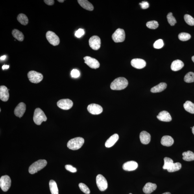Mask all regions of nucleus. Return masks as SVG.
<instances>
[{
    "label": "nucleus",
    "mask_w": 194,
    "mask_h": 194,
    "mask_svg": "<svg viewBox=\"0 0 194 194\" xmlns=\"http://www.w3.org/2000/svg\"><path fill=\"white\" fill-rule=\"evenodd\" d=\"M128 84V80L126 78L120 77L113 80L111 84L110 88L112 90H121L125 89Z\"/></svg>",
    "instance_id": "f257e3e1"
},
{
    "label": "nucleus",
    "mask_w": 194,
    "mask_h": 194,
    "mask_svg": "<svg viewBox=\"0 0 194 194\" xmlns=\"http://www.w3.org/2000/svg\"><path fill=\"white\" fill-rule=\"evenodd\" d=\"M84 139L82 137H76V138L70 139L68 142L67 147L72 150H77L82 147L84 145Z\"/></svg>",
    "instance_id": "f03ea898"
},
{
    "label": "nucleus",
    "mask_w": 194,
    "mask_h": 194,
    "mask_svg": "<svg viewBox=\"0 0 194 194\" xmlns=\"http://www.w3.org/2000/svg\"><path fill=\"white\" fill-rule=\"evenodd\" d=\"M47 164V161L45 160H39L32 163L29 168V171L30 174L36 173L44 168Z\"/></svg>",
    "instance_id": "7ed1b4c3"
},
{
    "label": "nucleus",
    "mask_w": 194,
    "mask_h": 194,
    "mask_svg": "<svg viewBox=\"0 0 194 194\" xmlns=\"http://www.w3.org/2000/svg\"><path fill=\"white\" fill-rule=\"evenodd\" d=\"M47 118L44 112L40 108H37L35 110L33 117L34 123L38 125H40L43 122L47 121Z\"/></svg>",
    "instance_id": "20e7f679"
},
{
    "label": "nucleus",
    "mask_w": 194,
    "mask_h": 194,
    "mask_svg": "<svg viewBox=\"0 0 194 194\" xmlns=\"http://www.w3.org/2000/svg\"><path fill=\"white\" fill-rule=\"evenodd\" d=\"M28 78L32 83L38 84L42 81L43 76L42 74L34 71H31L27 74Z\"/></svg>",
    "instance_id": "39448f33"
},
{
    "label": "nucleus",
    "mask_w": 194,
    "mask_h": 194,
    "mask_svg": "<svg viewBox=\"0 0 194 194\" xmlns=\"http://www.w3.org/2000/svg\"><path fill=\"white\" fill-rule=\"evenodd\" d=\"M126 37L125 32L122 29H118L113 33L112 38L115 43L122 42L125 41Z\"/></svg>",
    "instance_id": "423d86ee"
},
{
    "label": "nucleus",
    "mask_w": 194,
    "mask_h": 194,
    "mask_svg": "<svg viewBox=\"0 0 194 194\" xmlns=\"http://www.w3.org/2000/svg\"><path fill=\"white\" fill-rule=\"evenodd\" d=\"M11 184V180L7 175L2 176L0 179V187L2 190L6 192L10 189Z\"/></svg>",
    "instance_id": "0eeeda50"
},
{
    "label": "nucleus",
    "mask_w": 194,
    "mask_h": 194,
    "mask_svg": "<svg viewBox=\"0 0 194 194\" xmlns=\"http://www.w3.org/2000/svg\"><path fill=\"white\" fill-rule=\"evenodd\" d=\"M96 182L98 188L100 191H104L108 188L107 181L105 178L101 174H99L97 176Z\"/></svg>",
    "instance_id": "6e6552de"
},
{
    "label": "nucleus",
    "mask_w": 194,
    "mask_h": 194,
    "mask_svg": "<svg viewBox=\"0 0 194 194\" xmlns=\"http://www.w3.org/2000/svg\"><path fill=\"white\" fill-rule=\"evenodd\" d=\"M46 36L49 42L54 46H56L60 44V39L55 33L52 31H47Z\"/></svg>",
    "instance_id": "1a4fd4ad"
},
{
    "label": "nucleus",
    "mask_w": 194,
    "mask_h": 194,
    "mask_svg": "<svg viewBox=\"0 0 194 194\" xmlns=\"http://www.w3.org/2000/svg\"><path fill=\"white\" fill-rule=\"evenodd\" d=\"M57 105L59 108L63 110H69L73 105V102L69 99L60 100L57 102Z\"/></svg>",
    "instance_id": "9d476101"
},
{
    "label": "nucleus",
    "mask_w": 194,
    "mask_h": 194,
    "mask_svg": "<svg viewBox=\"0 0 194 194\" xmlns=\"http://www.w3.org/2000/svg\"><path fill=\"white\" fill-rule=\"evenodd\" d=\"M89 44L91 48L97 51L100 49L101 46V40L99 36H93L89 39Z\"/></svg>",
    "instance_id": "9b49d317"
},
{
    "label": "nucleus",
    "mask_w": 194,
    "mask_h": 194,
    "mask_svg": "<svg viewBox=\"0 0 194 194\" xmlns=\"http://www.w3.org/2000/svg\"><path fill=\"white\" fill-rule=\"evenodd\" d=\"M85 64L91 68L96 69L99 68L100 64L99 61L94 58L86 56L84 58Z\"/></svg>",
    "instance_id": "f8f14e48"
},
{
    "label": "nucleus",
    "mask_w": 194,
    "mask_h": 194,
    "mask_svg": "<svg viewBox=\"0 0 194 194\" xmlns=\"http://www.w3.org/2000/svg\"><path fill=\"white\" fill-rule=\"evenodd\" d=\"M87 109L89 113L93 115L100 114L103 111V109L101 106L95 104L89 105Z\"/></svg>",
    "instance_id": "ddd939ff"
},
{
    "label": "nucleus",
    "mask_w": 194,
    "mask_h": 194,
    "mask_svg": "<svg viewBox=\"0 0 194 194\" xmlns=\"http://www.w3.org/2000/svg\"><path fill=\"white\" fill-rule=\"evenodd\" d=\"M26 110V104L23 102H20L15 108L14 110V114L16 116L21 118L24 114Z\"/></svg>",
    "instance_id": "4468645a"
},
{
    "label": "nucleus",
    "mask_w": 194,
    "mask_h": 194,
    "mask_svg": "<svg viewBox=\"0 0 194 194\" xmlns=\"http://www.w3.org/2000/svg\"><path fill=\"white\" fill-rule=\"evenodd\" d=\"M146 62L145 60L141 59L135 58L131 61V64L135 68L141 69L143 68L146 65Z\"/></svg>",
    "instance_id": "2eb2a0df"
},
{
    "label": "nucleus",
    "mask_w": 194,
    "mask_h": 194,
    "mask_svg": "<svg viewBox=\"0 0 194 194\" xmlns=\"http://www.w3.org/2000/svg\"><path fill=\"white\" fill-rule=\"evenodd\" d=\"M10 95L8 89L5 86L0 87V99L2 101H7L9 98Z\"/></svg>",
    "instance_id": "dca6fc26"
},
{
    "label": "nucleus",
    "mask_w": 194,
    "mask_h": 194,
    "mask_svg": "<svg viewBox=\"0 0 194 194\" xmlns=\"http://www.w3.org/2000/svg\"><path fill=\"white\" fill-rule=\"evenodd\" d=\"M138 166V163L136 162L130 161L124 163L123 165V168L126 171H131L136 170Z\"/></svg>",
    "instance_id": "f3484780"
},
{
    "label": "nucleus",
    "mask_w": 194,
    "mask_h": 194,
    "mask_svg": "<svg viewBox=\"0 0 194 194\" xmlns=\"http://www.w3.org/2000/svg\"><path fill=\"white\" fill-rule=\"evenodd\" d=\"M157 118L160 121L169 122L172 120V118L169 112L166 111H163L159 113Z\"/></svg>",
    "instance_id": "a211bd4d"
},
{
    "label": "nucleus",
    "mask_w": 194,
    "mask_h": 194,
    "mask_svg": "<svg viewBox=\"0 0 194 194\" xmlns=\"http://www.w3.org/2000/svg\"><path fill=\"white\" fill-rule=\"evenodd\" d=\"M141 142L143 144L147 145L149 143L151 140V135L145 131H143L139 135Z\"/></svg>",
    "instance_id": "6ab92c4d"
},
{
    "label": "nucleus",
    "mask_w": 194,
    "mask_h": 194,
    "mask_svg": "<svg viewBox=\"0 0 194 194\" xmlns=\"http://www.w3.org/2000/svg\"><path fill=\"white\" fill-rule=\"evenodd\" d=\"M157 185L155 184L150 182L147 183L143 187V191L146 194H150L156 190Z\"/></svg>",
    "instance_id": "aec40b11"
},
{
    "label": "nucleus",
    "mask_w": 194,
    "mask_h": 194,
    "mask_svg": "<svg viewBox=\"0 0 194 194\" xmlns=\"http://www.w3.org/2000/svg\"><path fill=\"white\" fill-rule=\"evenodd\" d=\"M119 138L118 135L117 134L113 135L105 143L106 147L110 148L113 147L118 140Z\"/></svg>",
    "instance_id": "412c9836"
},
{
    "label": "nucleus",
    "mask_w": 194,
    "mask_h": 194,
    "mask_svg": "<svg viewBox=\"0 0 194 194\" xmlns=\"http://www.w3.org/2000/svg\"><path fill=\"white\" fill-rule=\"evenodd\" d=\"M184 66V63L180 60H176L172 62L171 68L172 71H177L180 70Z\"/></svg>",
    "instance_id": "4be33fe9"
},
{
    "label": "nucleus",
    "mask_w": 194,
    "mask_h": 194,
    "mask_svg": "<svg viewBox=\"0 0 194 194\" xmlns=\"http://www.w3.org/2000/svg\"><path fill=\"white\" fill-rule=\"evenodd\" d=\"M174 139L171 136H165L162 137L161 143L165 147H169L173 145Z\"/></svg>",
    "instance_id": "5701e85b"
},
{
    "label": "nucleus",
    "mask_w": 194,
    "mask_h": 194,
    "mask_svg": "<svg viewBox=\"0 0 194 194\" xmlns=\"http://www.w3.org/2000/svg\"><path fill=\"white\" fill-rule=\"evenodd\" d=\"M77 1L80 6L85 9L89 11H92L94 9L92 4L87 0H78Z\"/></svg>",
    "instance_id": "b1692460"
},
{
    "label": "nucleus",
    "mask_w": 194,
    "mask_h": 194,
    "mask_svg": "<svg viewBox=\"0 0 194 194\" xmlns=\"http://www.w3.org/2000/svg\"><path fill=\"white\" fill-rule=\"evenodd\" d=\"M167 84L164 82L160 83L159 84L153 87L151 89V91L152 93H157L162 92L167 88Z\"/></svg>",
    "instance_id": "393cba45"
},
{
    "label": "nucleus",
    "mask_w": 194,
    "mask_h": 194,
    "mask_svg": "<svg viewBox=\"0 0 194 194\" xmlns=\"http://www.w3.org/2000/svg\"><path fill=\"white\" fill-rule=\"evenodd\" d=\"M13 37L19 41H23L24 39V36L23 33L17 29H14L12 31Z\"/></svg>",
    "instance_id": "a878e982"
},
{
    "label": "nucleus",
    "mask_w": 194,
    "mask_h": 194,
    "mask_svg": "<svg viewBox=\"0 0 194 194\" xmlns=\"http://www.w3.org/2000/svg\"><path fill=\"white\" fill-rule=\"evenodd\" d=\"M183 160L190 162V161L194 160V154L193 152L190 151L183 152Z\"/></svg>",
    "instance_id": "bb28decb"
},
{
    "label": "nucleus",
    "mask_w": 194,
    "mask_h": 194,
    "mask_svg": "<svg viewBox=\"0 0 194 194\" xmlns=\"http://www.w3.org/2000/svg\"><path fill=\"white\" fill-rule=\"evenodd\" d=\"M184 108L186 111L188 112L194 114V104L189 101L185 102L184 105Z\"/></svg>",
    "instance_id": "cd10ccee"
},
{
    "label": "nucleus",
    "mask_w": 194,
    "mask_h": 194,
    "mask_svg": "<svg viewBox=\"0 0 194 194\" xmlns=\"http://www.w3.org/2000/svg\"><path fill=\"white\" fill-rule=\"evenodd\" d=\"M49 185L52 194H59L57 185L55 181L53 180H50Z\"/></svg>",
    "instance_id": "c85d7f7f"
},
{
    "label": "nucleus",
    "mask_w": 194,
    "mask_h": 194,
    "mask_svg": "<svg viewBox=\"0 0 194 194\" xmlns=\"http://www.w3.org/2000/svg\"><path fill=\"white\" fill-rule=\"evenodd\" d=\"M17 20L21 25L26 26L29 23V19L25 14H19L17 17Z\"/></svg>",
    "instance_id": "c756f323"
},
{
    "label": "nucleus",
    "mask_w": 194,
    "mask_h": 194,
    "mask_svg": "<svg viewBox=\"0 0 194 194\" xmlns=\"http://www.w3.org/2000/svg\"><path fill=\"white\" fill-rule=\"evenodd\" d=\"M181 167L182 165L180 163H173L169 168L167 169V171L169 172H173L179 171L181 168Z\"/></svg>",
    "instance_id": "7c9ffc66"
},
{
    "label": "nucleus",
    "mask_w": 194,
    "mask_h": 194,
    "mask_svg": "<svg viewBox=\"0 0 194 194\" xmlns=\"http://www.w3.org/2000/svg\"><path fill=\"white\" fill-rule=\"evenodd\" d=\"M184 80L187 83L194 82V73L193 72H189L185 75Z\"/></svg>",
    "instance_id": "2f4dec72"
},
{
    "label": "nucleus",
    "mask_w": 194,
    "mask_h": 194,
    "mask_svg": "<svg viewBox=\"0 0 194 194\" xmlns=\"http://www.w3.org/2000/svg\"><path fill=\"white\" fill-rule=\"evenodd\" d=\"M164 164L163 167V169H169L171 165L173 163V161L171 159L165 157L164 158Z\"/></svg>",
    "instance_id": "473e14b6"
},
{
    "label": "nucleus",
    "mask_w": 194,
    "mask_h": 194,
    "mask_svg": "<svg viewBox=\"0 0 194 194\" xmlns=\"http://www.w3.org/2000/svg\"><path fill=\"white\" fill-rule=\"evenodd\" d=\"M178 38L181 41H186L191 39V35L187 33L182 32L179 35Z\"/></svg>",
    "instance_id": "72a5a7b5"
},
{
    "label": "nucleus",
    "mask_w": 194,
    "mask_h": 194,
    "mask_svg": "<svg viewBox=\"0 0 194 194\" xmlns=\"http://www.w3.org/2000/svg\"><path fill=\"white\" fill-rule=\"evenodd\" d=\"M167 18L169 23L171 26H174L176 23V21L174 17L173 16L172 13H169L167 15Z\"/></svg>",
    "instance_id": "f704fd0d"
},
{
    "label": "nucleus",
    "mask_w": 194,
    "mask_h": 194,
    "mask_svg": "<svg viewBox=\"0 0 194 194\" xmlns=\"http://www.w3.org/2000/svg\"><path fill=\"white\" fill-rule=\"evenodd\" d=\"M147 26L150 29H155L158 27L159 23L155 21H150L147 23Z\"/></svg>",
    "instance_id": "c9c22d12"
},
{
    "label": "nucleus",
    "mask_w": 194,
    "mask_h": 194,
    "mask_svg": "<svg viewBox=\"0 0 194 194\" xmlns=\"http://www.w3.org/2000/svg\"><path fill=\"white\" fill-rule=\"evenodd\" d=\"M184 19L187 23L189 25L194 26V19L190 15L188 14H185Z\"/></svg>",
    "instance_id": "e433bc0d"
},
{
    "label": "nucleus",
    "mask_w": 194,
    "mask_h": 194,
    "mask_svg": "<svg viewBox=\"0 0 194 194\" xmlns=\"http://www.w3.org/2000/svg\"><path fill=\"white\" fill-rule=\"evenodd\" d=\"M79 188L80 190L84 193L86 194H89L90 193V189L88 187L83 183H80L79 184Z\"/></svg>",
    "instance_id": "4c0bfd02"
},
{
    "label": "nucleus",
    "mask_w": 194,
    "mask_h": 194,
    "mask_svg": "<svg viewBox=\"0 0 194 194\" xmlns=\"http://www.w3.org/2000/svg\"><path fill=\"white\" fill-rule=\"evenodd\" d=\"M163 45H164V43H163V40L160 39L155 42L154 44V47L155 48L159 49L162 48L163 46Z\"/></svg>",
    "instance_id": "58836bf2"
},
{
    "label": "nucleus",
    "mask_w": 194,
    "mask_h": 194,
    "mask_svg": "<svg viewBox=\"0 0 194 194\" xmlns=\"http://www.w3.org/2000/svg\"><path fill=\"white\" fill-rule=\"evenodd\" d=\"M65 168L68 171L72 172V173H76L77 172V170L76 168L70 165H67L65 166Z\"/></svg>",
    "instance_id": "ea45409f"
},
{
    "label": "nucleus",
    "mask_w": 194,
    "mask_h": 194,
    "mask_svg": "<svg viewBox=\"0 0 194 194\" xmlns=\"http://www.w3.org/2000/svg\"><path fill=\"white\" fill-rule=\"evenodd\" d=\"M80 72L79 71L76 69H73L71 72L72 77L73 78H78L80 76Z\"/></svg>",
    "instance_id": "a19ab883"
},
{
    "label": "nucleus",
    "mask_w": 194,
    "mask_h": 194,
    "mask_svg": "<svg viewBox=\"0 0 194 194\" xmlns=\"http://www.w3.org/2000/svg\"><path fill=\"white\" fill-rule=\"evenodd\" d=\"M85 34V31L83 29H78L77 31H76L75 35L76 37L78 38H80L83 35Z\"/></svg>",
    "instance_id": "79ce46f5"
},
{
    "label": "nucleus",
    "mask_w": 194,
    "mask_h": 194,
    "mask_svg": "<svg viewBox=\"0 0 194 194\" xmlns=\"http://www.w3.org/2000/svg\"><path fill=\"white\" fill-rule=\"evenodd\" d=\"M142 8L143 9H146L149 7V4L147 1H143L142 3H139Z\"/></svg>",
    "instance_id": "37998d69"
},
{
    "label": "nucleus",
    "mask_w": 194,
    "mask_h": 194,
    "mask_svg": "<svg viewBox=\"0 0 194 194\" xmlns=\"http://www.w3.org/2000/svg\"><path fill=\"white\" fill-rule=\"evenodd\" d=\"M43 1L47 5L49 6L53 5L54 3V1L53 0H45Z\"/></svg>",
    "instance_id": "c03bdc74"
},
{
    "label": "nucleus",
    "mask_w": 194,
    "mask_h": 194,
    "mask_svg": "<svg viewBox=\"0 0 194 194\" xmlns=\"http://www.w3.org/2000/svg\"><path fill=\"white\" fill-rule=\"evenodd\" d=\"M2 69L3 70L5 69H7L9 68V65H3V66H2Z\"/></svg>",
    "instance_id": "a18cd8bd"
},
{
    "label": "nucleus",
    "mask_w": 194,
    "mask_h": 194,
    "mask_svg": "<svg viewBox=\"0 0 194 194\" xmlns=\"http://www.w3.org/2000/svg\"><path fill=\"white\" fill-rule=\"evenodd\" d=\"M6 58V56H1V58H0V59H1V60H4Z\"/></svg>",
    "instance_id": "49530a36"
},
{
    "label": "nucleus",
    "mask_w": 194,
    "mask_h": 194,
    "mask_svg": "<svg viewBox=\"0 0 194 194\" xmlns=\"http://www.w3.org/2000/svg\"><path fill=\"white\" fill-rule=\"evenodd\" d=\"M58 1L60 2V3H63V2H64V0H63V1H60V0H58Z\"/></svg>",
    "instance_id": "de8ad7c7"
},
{
    "label": "nucleus",
    "mask_w": 194,
    "mask_h": 194,
    "mask_svg": "<svg viewBox=\"0 0 194 194\" xmlns=\"http://www.w3.org/2000/svg\"><path fill=\"white\" fill-rule=\"evenodd\" d=\"M192 132L193 134L194 135V126L192 128Z\"/></svg>",
    "instance_id": "09e8293b"
},
{
    "label": "nucleus",
    "mask_w": 194,
    "mask_h": 194,
    "mask_svg": "<svg viewBox=\"0 0 194 194\" xmlns=\"http://www.w3.org/2000/svg\"><path fill=\"white\" fill-rule=\"evenodd\" d=\"M162 194H171V193L169 192H165Z\"/></svg>",
    "instance_id": "8fccbe9b"
},
{
    "label": "nucleus",
    "mask_w": 194,
    "mask_h": 194,
    "mask_svg": "<svg viewBox=\"0 0 194 194\" xmlns=\"http://www.w3.org/2000/svg\"><path fill=\"white\" fill-rule=\"evenodd\" d=\"M192 60L193 61L194 63V56H192Z\"/></svg>",
    "instance_id": "3c124183"
},
{
    "label": "nucleus",
    "mask_w": 194,
    "mask_h": 194,
    "mask_svg": "<svg viewBox=\"0 0 194 194\" xmlns=\"http://www.w3.org/2000/svg\"><path fill=\"white\" fill-rule=\"evenodd\" d=\"M129 194H132L131 193H130Z\"/></svg>",
    "instance_id": "603ef678"
}]
</instances>
